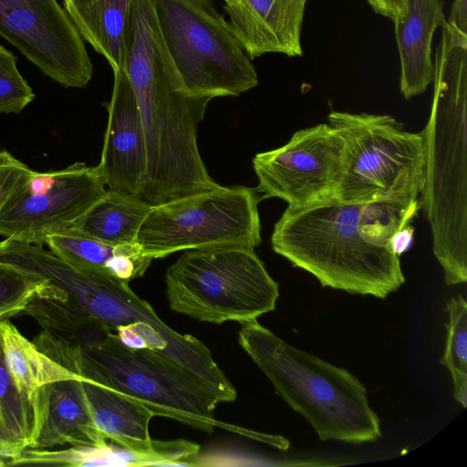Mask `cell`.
<instances>
[{
	"mask_svg": "<svg viewBox=\"0 0 467 467\" xmlns=\"http://www.w3.org/2000/svg\"><path fill=\"white\" fill-rule=\"evenodd\" d=\"M124 70L143 125L147 169L139 197L152 206L221 186L208 173L197 128L212 99L187 89L162 39L151 0H133Z\"/></svg>",
	"mask_w": 467,
	"mask_h": 467,
	"instance_id": "1",
	"label": "cell"
},
{
	"mask_svg": "<svg viewBox=\"0 0 467 467\" xmlns=\"http://www.w3.org/2000/svg\"><path fill=\"white\" fill-rule=\"evenodd\" d=\"M436 47L431 111L422 130L424 184L420 206L448 285L467 281V34L441 27Z\"/></svg>",
	"mask_w": 467,
	"mask_h": 467,
	"instance_id": "2",
	"label": "cell"
},
{
	"mask_svg": "<svg viewBox=\"0 0 467 467\" xmlns=\"http://www.w3.org/2000/svg\"><path fill=\"white\" fill-rule=\"evenodd\" d=\"M363 202L337 199L285 210L273 250L322 286L385 298L405 282L400 255L364 231Z\"/></svg>",
	"mask_w": 467,
	"mask_h": 467,
	"instance_id": "3",
	"label": "cell"
},
{
	"mask_svg": "<svg viewBox=\"0 0 467 467\" xmlns=\"http://www.w3.org/2000/svg\"><path fill=\"white\" fill-rule=\"evenodd\" d=\"M238 341L320 441L360 444L381 437L367 389L348 369L289 345L257 319L241 324Z\"/></svg>",
	"mask_w": 467,
	"mask_h": 467,
	"instance_id": "4",
	"label": "cell"
},
{
	"mask_svg": "<svg viewBox=\"0 0 467 467\" xmlns=\"http://www.w3.org/2000/svg\"><path fill=\"white\" fill-rule=\"evenodd\" d=\"M47 356L69 371L107 386L146 406L154 416L178 420L211 433L215 428L273 446L285 448V438L223 423L215 418L219 403L207 387L191 373L151 351L131 350L115 333L103 342L72 348L52 342Z\"/></svg>",
	"mask_w": 467,
	"mask_h": 467,
	"instance_id": "5",
	"label": "cell"
},
{
	"mask_svg": "<svg viewBox=\"0 0 467 467\" xmlns=\"http://www.w3.org/2000/svg\"><path fill=\"white\" fill-rule=\"evenodd\" d=\"M171 310L202 322L240 324L273 311L278 284L254 249H190L165 273Z\"/></svg>",
	"mask_w": 467,
	"mask_h": 467,
	"instance_id": "6",
	"label": "cell"
},
{
	"mask_svg": "<svg viewBox=\"0 0 467 467\" xmlns=\"http://www.w3.org/2000/svg\"><path fill=\"white\" fill-rule=\"evenodd\" d=\"M327 123L344 140L336 199L344 202L419 199L424 184L422 130L410 132L392 116L332 110Z\"/></svg>",
	"mask_w": 467,
	"mask_h": 467,
	"instance_id": "7",
	"label": "cell"
},
{
	"mask_svg": "<svg viewBox=\"0 0 467 467\" xmlns=\"http://www.w3.org/2000/svg\"><path fill=\"white\" fill-rule=\"evenodd\" d=\"M168 52L190 93L238 96L258 85L252 59L213 0H151Z\"/></svg>",
	"mask_w": 467,
	"mask_h": 467,
	"instance_id": "8",
	"label": "cell"
},
{
	"mask_svg": "<svg viewBox=\"0 0 467 467\" xmlns=\"http://www.w3.org/2000/svg\"><path fill=\"white\" fill-rule=\"evenodd\" d=\"M257 192L244 186L218 188L152 206L137 244L150 258L175 252L261 244Z\"/></svg>",
	"mask_w": 467,
	"mask_h": 467,
	"instance_id": "9",
	"label": "cell"
},
{
	"mask_svg": "<svg viewBox=\"0 0 467 467\" xmlns=\"http://www.w3.org/2000/svg\"><path fill=\"white\" fill-rule=\"evenodd\" d=\"M345 160L344 140L327 122L296 131L283 146L253 159L262 198L304 207L336 198Z\"/></svg>",
	"mask_w": 467,
	"mask_h": 467,
	"instance_id": "10",
	"label": "cell"
},
{
	"mask_svg": "<svg viewBox=\"0 0 467 467\" xmlns=\"http://www.w3.org/2000/svg\"><path fill=\"white\" fill-rule=\"evenodd\" d=\"M0 36L64 88L92 78L84 40L57 0H0Z\"/></svg>",
	"mask_w": 467,
	"mask_h": 467,
	"instance_id": "11",
	"label": "cell"
},
{
	"mask_svg": "<svg viewBox=\"0 0 467 467\" xmlns=\"http://www.w3.org/2000/svg\"><path fill=\"white\" fill-rule=\"evenodd\" d=\"M106 192L97 166L84 162L38 172L0 212V235L43 246L48 236L71 229Z\"/></svg>",
	"mask_w": 467,
	"mask_h": 467,
	"instance_id": "12",
	"label": "cell"
},
{
	"mask_svg": "<svg viewBox=\"0 0 467 467\" xmlns=\"http://www.w3.org/2000/svg\"><path fill=\"white\" fill-rule=\"evenodd\" d=\"M113 73L108 125L97 168L107 189L139 197L147 169L143 125L124 68Z\"/></svg>",
	"mask_w": 467,
	"mask_h": 467,
	"instance_id": "13",
	"label": "cell"
},
{
	"mask_svg": "<svg viewBox=\"0 0 467 467\" xmlns=\"http://www.w3.org/2000/svg\"><path fill=\"white\" fill-rule=\"evenodd\" d=\"M230 26L251 59L267 53L301 57L308 0H223Z\"/></svg>",
	"mask_w": 467,
	"mask_h": 467,
	"instance_id": "14",
	"label": "cell"
},
{
	"mask_svg": "<svg viewBox=\"0 0 467 467\" xmlns=\"http://www.w3.org/2000/svg\"><path fill=\"white\" fill-rule=\"evenodd\" d=\"M82 379H61L39 389L34 404L35 426L29 448L108 442L93 422Z\"/></svg>",
	"mask_w": 467,
	"mask_h": 467,
	"instance_id": "15",
	"label": "cell"
},
{
	"mask_svg": "<svg viewBox=\"0 0 467 467\" xmlns=\"http://www.w3.org/2000/svg\"><path fill=\"white\" fill-rule=\"evenodd\" d=\"M400 63V90L406 99L424 93L434 78L431 44L446 23L443 0H407L406 11L393 20Z\"/></svg>",
	"mask_w": 467,
	"mask_h": 467,
	"instance_id": "16",
	"label": "cell"
},
{
	"mask_svg": "<svg viewBox=\"0 0 467 467\" xmlns=\"http://www.w3.org/2000/svg\"><path fill=\"white\" fill-rule=\"evenodd\" d=\"M22 314L33 317L47 335L73 348L99 344L115 333L67 291L47 279Z\"/></svg>",
	"mask_w": 467,
	"mask_h": 467,
	"instance_id": "17",
	"label": "cell"
},
{
	"mask_svg": "<svg viewBox=\"0 0 467 467\" xmlns=\"http://www.w3.org/2000/svg\"><path fill=\"white\" fill-rule=\"evenodd\" d=\"M45 244L54 255L78 269L126 282L143 276L153 260L138 244L111 245L71 229L48 236Z\"/></svg>",
	"mask_w": 467,
	"mask_h": 467,
	"instance_id": "18",
	"label": "cell"
},
{
	"mask_svg": "<svg viewBox=\"0 0 467 467\" xmlns=\"http://www.w3.org/2000/svg\"><path fill=\"white\" fill-rule=\"evenodd\" d=\"M133 0H62L82 39L109 63L124 68L128 19Z\"/></svg>",
	"mask_w": 467,
	"mask_h": 467,
	"instance_id": "19",
	"label": "cell"
},
{
	"mask_svg": "<svg viewBox=\"0 0 467 467\" xmlns=\"http://www.w3.org/2000/svg\"><path fill=\"white\" fill-rule=\"evenodd\" d=\"M151 207L138 196L107 189L71 230L111 245L137 244L139 229Z\"/></svg>",
	"mask_w": 467,
	"mask_h": 467,
	"instance_id": "20",
	"label": "cell"
},
{
	"mask_svg": "<svg viewBox=\"0 0 467 467\" xmlns=\"http://www.w3.org/2000/svg\"><path fill=\"white\" fill-rule=\"evenodd\" d=\"M0 339L6 367L33 409L42 386L61 379H82L41 352L8 319L0 321Z\"/></svg>",
	"mask_w": 467,
	"mask_h": 467,
	"instance_id": "21",
	"label": "cell"
},
{
	"mask_svg": "<svg viewBox=\"0 0 467 467\" xmlns=\"http://www.w3.org/2000/svg\"><path fill=\"white\" fill-rule=\"evenodd\" d=\"M34 426L33 406L6 367L0 339V458L10 460L29 448Z\"/></svg>",
	"mask_w": 467,
	"mask_h": 467,
	"instance_id": "22",
	"label": "cell"
},
{
	"mask_svg": "<svg viewBox=\"0 0 467 467\" xmlns=\"http://www.w3.org/2000/svg\"><path fill=\"white\" fill-rule=\"evenodd\" d=\"M449 314L444 353L440 363L450 371L453 381V397L467 406V303L458 295L447 302Z\"/></svg>",
	"mask_w": 467,
	"mask_h": 467,
	"instance_id": "23",
	"label": "cell"
},
{
	"mask_svg": "<svg viewBox=\"0 0 467 467\" xmlns=\"http://www.w3.org/2000/svg\"><path fill=\"white\" fill-rule=\"evenodd\" d=\"M45 278L0 261V321L22 314Z\"/></svg>",
	"mask_w": 467,
	"mask_h": 467,
	"instance_id": "24",
	"label": "cell"
},
{
	"mask_svg": "<svg viewBox=\"0 0 467 467\" xmlns=\"http://www.w3.org/2000/svg\"><path fill=\"white\" fill-rule=\"evenodd\" d=\"M16 63L17 57L0 45V113L19 114L35 99Z\"/></svg>",
	"mask_w": 467,
	"mask_h": 467,
	"instance_id": "25",
	"label": "cell"
},
{
	"mask_svg": "<svg viewBox=\"0 0 467 467\" xmlns=\"http://www.w3.org/2000/svg\"><path fill=\"white\" fill-rule=\"evenodd\" d=\"M37 173L7 150H0V212L28 188Z\"/></svg>",
	"mask_w": 467,
	"mask_h": 467,
	"instance_id": "26",
	"label": "cell"
},
{
	"mask_svg": "<svg viewBox=\"0 0 467 467\" xmlns=\"http://www.w3.org/2000/svg\"><path fill=\"white\" fill-rule=\"evenodd\" d=\"M378 15L391 20L403 16L406 11L407 0H367Z\"/></svg>",
	"mask_w": 467,
	"mask_h": 467,
	"instance_id": "27",
	"label": "cell"
},
{
	"mask_svg": "<svg viewBox=\"0 0 467 467\" xmlns=\"http://www.w3.org/2000/svg\"><path fill=\"white\" fill-rule=\"evenodd\" d=\"M413 228L407 226L399 232L392 240V248L398 255H400L410 246L412 241Z\"/></svg>",
	"mask_w": 467,
	"mask_h": 467,
	"instance_id": "28",
	"label": "cell"
},
{
	"mask_svg": "<svg viewBox=\"0 0 467 467\" xmlns=\"http://www.w3.org/2000/svg\"><path fill=\"white\" fill-rule=\"evenodd\" d=\"M459 28L466 32V0H456L450 18Z\"/></svg>",
	"mask_w": 467,
	"mask_h": 467,
	"instance_id": "29",
	"label": "cell"
},
{
	"mask_svg": "<svg viewBox=\"0 0 467 467\" xmlns=\"http://www.w3.org/2000/svg\"><path fill=\"white\" fill-rule=\"evenodd\" d=\"M0 466H5V462L0 459Z\"/></svg>",
	"mask_w": 467,
	"mask_h": 467,
	"instance_id": "30",
	"label": "cell"
}]
</instances>
